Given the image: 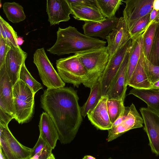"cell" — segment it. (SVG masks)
Wrapping results in <instances>:
<instances>
[{
	"label": "cell",
	"mask_w": 159,
	"mask_h": 159,
	"mask_svg": "<svg viewBox=\"0 0 159 159\" xmlns=\"http://www.w3.org/2000/svg\"><path fill=\"white\" fill-rule=\"evenodd\" d=\"M76 91L71 87L48 89L41 96L42 108L52 118L63 144L74 139L82 121Z\"/></svg>",
	"instance_id": "6da1fadb"
},
{
	"label": "cell",
	"mask_w": 159,
	"mask_h": 159,
	"mask_svg": "<svg viewBox=\"0 0 159 159\" xmlns=\"http://www.w3.org/2000/svg\"><path fill=\"white\" fill-rule=\"evenodd\" d=\"M57 34L55 43L47 50L51 54L59 56L75 54L105 46L107 43L104 40L82 34L70 26L65 29L59 27Z\"/></svg>",
	"instance_id": "7a4b0ae2"
},
{
	"label": "cell",
	"mask_w": 159,
	"mask_h": 159,
	"mask_svg": "<svg viewBox=\"0 0 159 159\" xmlns=\"http://www.w3.org/2000/svg\"><path fill=\"white\" fill-rule=\"evenodd\" d=\"M75 54L84 67L87 80L85 87L91 88L98 82L108 62L109 56L107 46H102Z\"/></svg>",
	"instance_id": "3957f363"
},
{
	"label": "cell",
	"mask_w": 159,
	"mask_h": 159,
	"mask_svg": "<svg viewBox=\"0 0 159 159\" xmlns=\"http://www.w3.org/2000/svg\"><path fill=\"white\" fill-rule=\"evenodd\" d=\"M14 119L19 124L28 122L34 112L35 94L31 88L19 79L13 88Z\"/></svg>",
	"instance_id": "277c9868"
},
{
	"label": "cell",
	"mask_w": 159,
	"mask_h": 159,
	"mask_svg": "<svg viewBox=\"0 0 159 159\" xmlns=\"http://www.w3.org/2000/svg\"><path fill=\"white\" fill-rule=\"evenodd\" d=\"M56 65L58 75L65 83L78 88L87 81V72L75 54L57 60Z\"/></svg>",
	"instance_id": "5b68a950"
},
{
	"label": "cell",
	"mask_w": 159,
	"mask_h": 159,
	"mask_svg": "<svg viewBox=\"0 0 159 159\" xmlns=\"http://www.w3.org/2000/svg\"><path fill=\"white\" fill-rule=\"evenodd\" d=\"M33 62L38 70L43 84L48 89L64 87V82L49 60L44 48L37 49L33 55Z\"/></svg>",
	"instance_id": "8992f818"
},
{
	"label": "cell",
	"mask_w": 159,
	"mask_h": 159,
	"mask_svg": "<svg viewBox=\"0 0 159 159\" xmlns=\"http://www.w3.org/2000/svg\"><path fill=\"white\" fill-rule=\"evenodd\" d=\"M0 143L7 159H30L32 149L20 143L8 126L0 125Z\"/></svg>",
	"instance_id": "52a82bcc"
},
{
	"label": "cell",
	"mask_w": 159,
	"mask_h": 159,
	"mask_svg": "<svg viewBox=\"0 0 159 159\" xmlns=\"http://www.w3.org/2000/svg\"><path fill=\"white\" fill-rule=\"evenodd\" d=\"M132 41V39H131L116 53L109 58L105 70L98 81L102 97L106 95L131 44Z\"/></svg>",
	"instance_id": "ba28073f"
},
{
	"label": "cell",
	"mask_w": 159,
	"mask_h": 159,
	"mask_svg": "<svg viewBox=\"0 0 159 159\" xmlns=\"http://www.w3.org/2000/svg\"><path fill=\"white\" fill-rule=\"evenodd\" d=\"M154 0H126V6L123 11V17L128 29L131 30L140 18L150 13L153 9Z\"/></svg>",
	"instance_id": "9c48e42d"
},
{
	"label": "cell",
	"mask_w": 159,
	"mask_h": 159,
	"mask_svg": "<svg viewBox=\"0 0 159 159\" xmlns=\"http://www.w3.org/2000/svg\"><path fill=\"white\" fill-rule=\"evenodd\" d=\"M140 111L151 151L156 155L159 156V114L148 108H141Z\"/></svg>",
	"instance_id": "30bf717a"
},
{
	"label": "cell",
	"mask_w": 159,
	"mask_h": 159,
	"mask_svg": "<svg viewBox=\"0 0 159 159\" xmlns=\"http://www.w3.org/2000/svg\"><path fill=\"white\" fill-rule=\"evenodd\" d=\"M131 39L124 17L119 18L118 23L106 37L109 57L112 56Z\"/></svg>",
	"instance_id": "8fae6325"
},
{
	"label": "cell",
	"mask_w": 159,
	"mask_h": 159,
	"mask_svg": "<svg viewBox=\"0 0 159 159\" xmlns=\"http://www.w3.org/2000/svg\"><path fill=\"white\" fill-rule=\"evenodd\" d=\"M131 46V45L125 54L117 74L107 91L106 95L108 98L125 99L127 86V75Z\"/></svg>",
	"instance_id": "7c38bea8"
},
{
	"label": "cell",
	"mask_w": 159,
	"mask_h": 159,
	"mask_svg": "<svg viewBox=\"0 0 159 159\" xmlns=\"http://www.w3.org/2000/svg\"><path fill=\"white\" fill-rule=\"evenodd\" d=\"M127 117L121 124L108 130L107 142L116 139L129 130L143 127V120L137 110L135 105L132 103Z\"/></svg>",
	"instance_id": "4fadbf2b"
},
{
	"label": "cell",
	"mask_w": 159,
	"mask_h": 159,
	"mask_svg": "<svg viewBox=\"0 0 159 159\" xmlns=\"http://www.w3.org/2000/svg\"><path fill=\"white\" fill-rule=\"evenodd\" d=\"M27 54L20 47L12 46L8 52L5 65L7 74L13 85L19 79L21 67L25 63Z\"/></svg>",
	"instance_id": "5bb4252c"
},
{
	"label": "cell",
	"mask_w": 159,
	"mask_h": 159,
	"mask_svg": "<svg viewBox=\"0 0 159 159\" xmlns=\"http://www.w3.org/2000/svg\"><path fill=\"white\" fill-rule=\"evenodd\" d=\"M119 18L115 16L106 17L100 21H84L83 26L84 34L91 37H99L103 40L116 26Z\"/></svg>",
	"instance_id": "9a60e30c"
},
{
	"label": "cell",
	"mask_w": 159,
	"mask_h": 159,
	"mask_svg": "<svg viewBox=\"0 0 159 159\" xmlns=\"http://www.w3.org/2000/svg\"><path fill=\"white\" fill-rule=\"evenodd\" d=\"M13 86L4 64L0 69V108L14 116Z\"/></svg>",
	"instance_id": "2e32d148"
},
{
	"label": "cell",
	"mask_w": 159,
	"mask_h": 159,
	"mask_svg": "<svg viewBox=\"0 0 159 159\" xmlns=\"http://www.w3.org/2000/svg\"><path fill=\"white\" fill-rule=\"evenodd\" d=\"M46 10L51 25L68 21L72 13L66 0H47Z\"/></svg>",
	"instance_id": "e0dca14e"
},
{
	"label": "cell",
	"mask_w": 159,
	"mask_h": 159,
	"mask_svg": "<svg viewBox=\"0 0 159 159\" xmlns=\"http://www.w3.org/2000/svg\"><path fill=\"white\" fill-rule=\"evenodd\" d=\"M108 98L106 95L102 97L97 105L87 113L89 120L97 129L108 130L111 128V123L108 114L107 101Z\"/></svg>",
	"instance_id": "ac0fdd59"
},
{
	"label": "cell",
	"mask_w": 159,
	"mask_h": 159,
	"mask_svg": "<svg viewBox=\"0 0 159 159\" xmlns=\"http://www.w3.org/2000/svg\"><path fill=\"white\" fill-rule=\"evenodd\" d=\"M39 126V135L54 149L59 140V135L54 123L46 112L41 114Z\"/></svg>",
	"instance_id": "d6986e66"
},
{
	"label": "cell",
	"mask_w": 159,
	"mask_h": 159,
	"mask_svg": "<svg viewBox=\"0 0 159 159\" xmlns=\"http://www.w3.org/2000/svg\"><path fill=\"white\" fill-rule=\"evenodd\" d=\"M145 56L143 51L138 62L128 83V85L139 89L151 88L152 83L149 80L144 67Z\"/></svg>",
	"instance_id": "ffe728a7"
},
{
	"label": "cell",
	"mask_w": 159,
	"mask_h": 159,
	"mask_svg": "<svg viewBox=\"0 0 159 159\" xmlns=\"http://www.w3.org/2000/svg\"><path fill=\"white\" fill-rule=\"evenodd\" d=\"M129 94H132L145 102L151 110L159 114V89L133 88Z\"/></svg>",
	"instance_id": "44dd1931"
},
{
	"label": "cell",
	"mask_w": 159,
	"mask_h": 159,
	"mask_svg": "<svg viewBox=\"0 0 159 159\" xmlns=\"http://www.w3.org/2000/svg\"><path fill=\"white\" fill-rule=\"evenodd\" d=\"M72 14L78 20L84 21H100L106 18L99 10L88 7L81 5L70 6Z\"/></svg>",
	"instance_id": "7402d4cb"
},
{
	"label": "cell",
	"mask_w": 159,
	"mask_h": 159,
	"mask_svg": "<svg viewBox=\"0 0 159 159\" xmlns=\"http://www.w3.org/2000/svg\"><path fill=\"white\" fill-rule=\"evenodd\" d=\"M143 33L132 39L127 75V84L135 69L143 51Z\"/></svg>",
	"instance_id": "603a6c76"
},
{
	"label": "cell",
	"mask_w": 159,
	"mask_h": 159,
	"mask_svg": "<svg viewBox=\"0 0 159 159\" xmlns=\"http://www.w3.org/2000/svg\"><path fill=\"white\" fill-rule=\"evenodd\" d=\"M2 9L8 20L13 23H18L26 18L23 7L16 2H6Z\"/></svg>",
	"instance_id": "cb8c5ba5"
},
{
	"label": "cell",
	"mask_w": 159,
	"mask_h": 159,
	"mask_svg": "<svg viewBox=\"0 0 159 159\" xmlns=\"http://www.w3.org/2000/svg\"><path fill=\"white\" fill-rule=\"evenodd\" d=\"M52 148L39 135L36 144L32 148L30 159H54Z\"/></svg>",
	"instance_id": "d4e9b609"
},
{
	"label": "cell",
	"mask_w": 159,
	"mask_h": 159,
	"mask_svg": "<svg viewBox=\"0 0 159 159\" xmlns=\"http://www.w3.org/2000/svg\"><path fill=\"white\" fill-rule=\"evenodd\" d=\"M102 97L100 85L97 82L90 88V92L87 101L81 107L82 115L84 118L90 110L94 108Z\"/></svg>",
	"instance_id": "484cf974"
},
{
	"label": "cell",
	"mask_w": 159,
	"mask_h": 159,
	"mask_svg": "<svg viewBox=\"0 0 159 159\" xmlns=\"http://www.w3.org/2000/svg\"><path fill=\"white\" fill-rule=\"evenodd\" d=\"M0 37L2 38L12 47H18L16 32L9 24L0 16Z\"/></svg>",
	"instance_id": "4316f807"
},
{
	"label": "cell",
	"mask_w": 159,
	"mask_h": 159,
	"mask_svg": "<svg viewBox=\"0 0 159 159\" xmlns=\"http://www.w3.org/2000/svg\"><path fill=\"white\" fill-rule=\"evenodd\" d=\"M124 101L123 99H107V111L110 120L112 124L124 112L125 107Z\"/></svg>",
	"instance_id": "83f0119b"
},
{
	"label": "cell",
	"mask_w": 159,
	"mask_h": 159,
	"mask_svg": "<svg viewBox=\"0 0 159 159\" xmlns=\"http://www.w3.org/2000/svg\"><path fill=\"white\" fill-rule=\"evenodd\" d=\"M100 11L106 17L111 18L121 3V0H96Z\"/></svg>",
	"instance_id": "f1b7e54d"
},
{
	"label": "cell",
	"mask_w": 159,
	"mask_h": 159,
	"mask_svg": "<svg viewBox=\"0 0 159 159\" xmlns=\"http://www.w3.org/2000/svg\"><path fill=\"white\" fill-rule=\"evenodd\" d=\"M158 24V23L152 21L149 24L143 32V52L145 57L147 58H148L150 54L156 30Z\"/></svg>",
	"instance_id": "f546056e"
},
{
	"label": "cell",
	"mask_w": 159,
	"mask_h": 159,
	"mask_svg": "<svg viewBox=\"0 0 159 159\" xmlns=\"http://www.w3.org/2000/svg\"><path fill=\"white\" fill-rule=\"evenodd\" d=\"M19 79L26 84L31 88L34 94L43 89V86L31 75L26 68L25 63L22 65L19 75Z\"/></svg>",
	"instance_id": "4dcf8cb0"
},
{
	"label": "cell",
	"mask_w": 159,
	"mask_h": 159,
	"mask_svg": "<svg viewBox=\"0 0 159 159\" xmlns=\"http://www.w3.org/2000/svg\"><path fill=\"white\" fill-rule=\"evenodd\" d=\"M150 13L139 19L129 31L131 39H134L142 34L150 23Z\"/></svg>",
	"instance_id": "1f68e13d"
},
{
	"label": "cell",
	"mask_w": 159,
	"mask_h": 159,
	"mask_svg": "<svg viewBox=\"0 0 159 159\" xmlns=\"http://www.w3.org/2000/svg\"><path fill=\"white\" fill-rule=\"evenodd\" d=\"M147 59L153 65L159 66V23L157 27L150 54Z\"/></svg>",
	"instance_id": "d6a6232c"
},
{
	"label": "cell",
	"mask_w": 159,
	"mask_h": 159,
	"mask_svg": "<svg viewBox=\"0 0 159 159\" xmlns=\"http://www.w3.org/2000/svg\"><path fill=\"white\" fill-rule=\"evenodd\" d=\"M144 63L148 77L152 84L159 80V66L152 64L144 57Z\"/></svg>",
	"instance_id": "836d02e7"
},
{
	"label": "cell",
	"mask_w": 159,
	"mask_h": 159,
	"mask_svg": "<svg viewBox=\"0 0 159 159\" xmlns=\"http://www.w3.org/2000/svg\"><path fill=\"white\" fill-rule=\"evenodd\" d=\"M11 47L5 40L0 37V69L5 64L7 53Z\"/></svg>",
	"instance_id": "e575fe53"
},
{
	"label": "cell",
	"mask_w": 159,
	"mask_h": 159,
	"mask_svg": "<svg viewBox=\"0 0 159 159\" xmlns=\"http://www.w3.org/2000/svg\"><path fill=\"white\" fill-rule=\"evenodd\" d=\"M70 7L74 5L84 6L100 11L96 0H66Z\"/></svg>",
	"instance_id": "d590c367"
},
{
	"label": "cell",
	"mask_w": 159,
	"mask_h": 159,
	"mask_svg": "<svg viewBox=\"0 0 159 159\" xmlns=\"http://www.w3.org/2000/svg\"><path fill=\"white\" fill-rule=\"evenodd\" d=\"M14 118L13 116L5 112L0 108V125L8 126L9 122Z\"/></svg>",
	"instance_id": "8d00e7d4"
},
{
	"label": "cell",
	"mask_w": 159,
	"mask_h": 159,
	"mask_svg": "<svg viewBox=\"0 0 159 159\" xmlns=\"http://www.w3.org/2000/svg\"><path fill=\"white\" fill-rule=\"evenodd\" d=\"M129 110V107H125L123 112L112 124L111 128H114L116 126L118 125L125 120L128 116Z\"/></svg>",
	"instance_id": "74e56055"
},
{
	"label": "cell",
	"mask_w": 159,
	"mask_h": 159,
	"mask_svg": "<svg viewBox=\"0 0 159 159\" xmlns=\"http://www.w3.org/2000/svg\"><path fill=\"white\" fill-rule=\"evenodd\" d=\"M152 21L158 23H159V10L156 11L153 9L150 13L149 24H150Z\"/></svg>",
	"instance_id": "f35d334b"
},
{
	"label": "cell",
	"mask_w": 159,
	"mask_h": 159,
	"mask_svg": "<svg viewBox=\"0 0 159 159\" xmlns=\"http://www.w3.org/2000/svg\"><path fill=\"white\" fill-rule=\"evenodd\" d=\"M153 9L158 11L159 10V0H154L153 3Z\"/></svg>",
	"instance_id": "ab89813d"
},
{
	"label": "cell",
	"mask_w": 159,
	"mask_h": 159,
	"mask_svg": "<svg viewBox=\"0 0 159 159\" xmlns=\"http://www.w3.org/2000/svg\"><path fill=\"white\" fill-rule=\"evenodd\" d=\"M151 88L159 89V80L152 84Z\"/></svg>",
	"instance_id": "60d3db41"
},
{
	"label": "cell",
	"mask_w": 159,
	"mask_h": 159,
	"mask_svg": "<svg viewBox=\"0 0 159 159\" xmlns=\"http://www.w3.org/2000/svg\"><path fill=\"white\" fill-rule=\"evenodd\" d=\"M0 159H7L1 147L0 151Z\"/></svg>",
	"instance_id": "b9f144b4"
},
{
	"label": "cell",
	"mask_w": 159,
	"mask_h": 159,
	"mask_svg": "<svg viewBox=\"0 0 159 159\" xmlns=\"http://www.w3.org/2000/svg\"><path fill=\"white\" fill-rule=\"evenodd\" d=\"M96 158L91 156L86 155L85 156L83 159H95Z\"/></svg>",
	"instance_id": "7bdbcfd3"
},
{
	"label": "cell",
	"mask_w": 159,
	"mask_h": 159,
	"mask_svg": "<svg viewBox=\"0 0 159 159\" xmlns=\"http://www.w3.org/2000/svg\"><path fill=\"white\" fill-rule=\"evenodd\" d=\"M23 42L24 40L22 39L18 38L17 43L19 46V45H21L23 43Z\"/></svg>",
	"instance_id": "ee69618b"
}]
</instances>
